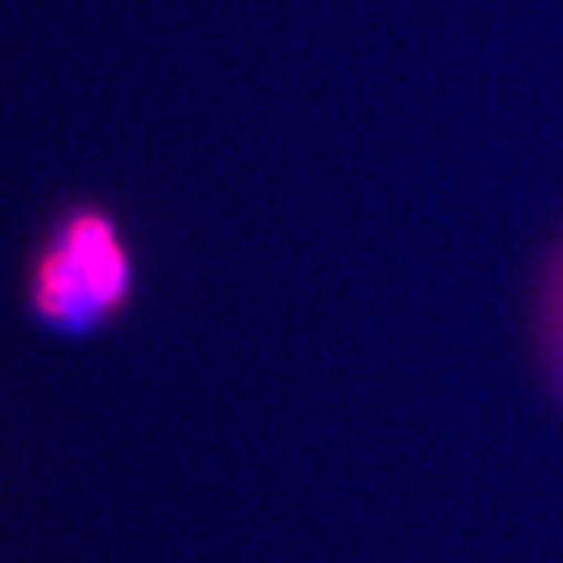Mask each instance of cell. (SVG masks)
Returning a JSON list of instances; mask_svg holds the SVG:
<instances>
[{
    "label": "cell",
    "mask_w": 563,
    "mask_h": 563,
    "mask_svg": "<svg viewBox=\"0 0 563 563\" xmlns=\"http://www.w3.org/2000/svg\"><path fill=\"white\" fill-rule=\"evenodd\" d=\"M137 266L109 209L80 203L60 214L29 272V303L57 335L86 338L126 312Z\"/></svg>",
    "instance_id": "1"
},
{
    "label": "cell",
    "mask_w": 563,
    "mask_h": 563,
    "mask_svg": "<svg viewBox=\"0 0 563 563\" xmlns=\"http://www.w3.org/2000/svg\"><path fill=\"white\" fill-rule=\"evenodd\" d=\"M538 361L552 398L563 409V246L541 280L536 314Z\"/></svg>",
    "instance_id": "2"
}]
</instances>
